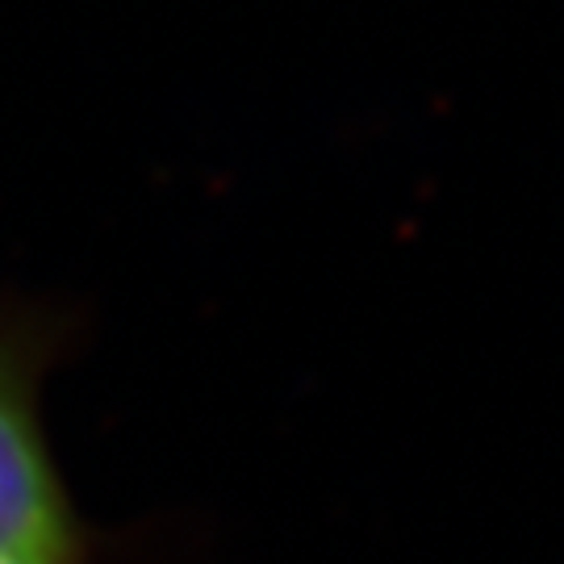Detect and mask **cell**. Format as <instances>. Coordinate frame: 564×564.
Returning a JSON list of instances; mask_svg holds the SVG:
<instances>
[{"instance_id":"1","label":"cell","mask_w":564,"mask_h":564,"mask_svg":"<svg viewBox=\"0 0 564 564\" xmlns=\"http://www.w3.org/2000/svg\"><path fill=\"white\" fill-rule=\"evenodd\" d=\"M72 343L59 305L0 289V556L97 564L101 535L84 519L46 435V381Z\"/></svg>"},{"instance_id":"2","label":"cell","mask_w":564,"mask_h":564,"mask_svg":"<svg viewBox=\"0 0 564 564\" xmlns=\"http://www.w3.org/2000/svg\"><path fill=\"white\" fill-rule=\"evenodd\" d=\"M0 564H59V561H18V556H0Z\"/></svg>"}]
</instances>
